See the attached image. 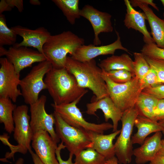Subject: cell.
<instances>
[{
    "mask_svg": "<svg viewBox=\"0 0 164 164\" xmlns=\"http://www.w3.org/2000/svg\"><path fill=\"white\" fill-rule=\"evenodd\" d=\"M115 32L117 39L113 43L101 46L84 44L78 48L71 57L74 60L84 62L90 61L100 55H114L118 50H123L131 54L129 50L122 46L119 33L116 30Z\"/></svg>",
    "mask_w": 164,
    "mask_h": 164,
    "instance_id": "9a60e30c",
    "label": "cell"
},
{
    "mask_svg": "<svg viewBox=\"0 0 164 164\" xmlns=\"http://www.w3.org/2000/svg\"><path fill=\"white\" fill-rule=\"evenodd\" d=\"M130 1L133 8L139 7L145 14L154 43L158 47L164 48V20L157 16L149 5L139 3L137 0Z\"/></svg>",
    "mask_w": 164,
    "mask_h": 164,
    "instance_id": "ffe728a7",
    "label": "cell"
},
{
    "mask_svg": "<svg viewBox=\"0 0 164 164\" xmlns=\"http://www.w3.org/2000/svg\"><path fill=\"white\" fill-rule=\"evenodd\" d=\"M53 67L51 64L47 60L39 63L21 80L19 86L26 104L30 105L36 101L41 91L46 89L44 77Z\"/></svg>",
    "mask_w": 164,
    "mask_h": 164,
    "instance_id": "9c48e42d",
    "label": "cell"
},
{
    "mask_svg": "<svg viewBox=\"0 0 164 164\" xmlns=\"http://www.w3.org/2000/svg\"><path fill=\"white\" fill-rule=\"evenodd\" d=\"M12 8L6 0H1L0 2V14L5 11H10Z\"/></svg>",
    "mask_w": 164,
    "mask_h": 164,
    "instance_id": "74e56055",
    "label": "cell"
},
{
    "mask_svg": "<svg viewBox=\"0 0 164 164\" xmlns=\"http://www.w3.org/2000/svg\"><path fill=\"white\" fill-rule=\"evenodd\" d=\"M32 146L44 164H59L56 154L57 143L47 132L40 130L34 133Z\"/></svg>",
    "mask_w": 164,
    "mask_h": 164,
    "instance_id": "5bb4252c",
    "label": "cell"
},
{
    "mask_svg": "<svg viewBox=\"0 0 164 164\" xmlns=\"http://www.w3.org/2000/svg\"><path fill=\"white\" fill-rule=\"evenodd\" d=\"M16 107L10 99L0 97V122L3 124L4 129L9 134L14 131L13 113Z\"/></svg>",
    "mask_w": 164,
    "mask_h": 164,
    "instance_id": "cb8c5ba5",
    "label": "cell"
},
{
    "mask_svg": "<svg viewBox=\"0 0 164 164\" xmlns=\"http://www.w3.org/2000/svg\"><path fill=\"white\" fill-rule=\"evenodd\" d=\"M82 97L71 103L60 104L53 103L51 105L61 118L70 125L76 128L101 134L113 128V125L108 122L97 124L87 122L83 118L77 104Z\"/></svg>",
    "mask_w": 164,
    "mask_h": 164,
    "instance_id": "ba28073f",
    "label": "cell"
},
{
    "mask_svg": "<svg viewBox=\"0 0 164 164\" xmlns=\"http://www.w3.org/2000/svg\"><path fill=\"white\" fill-rule=\"evenodd\" d=\"M162 128V132L164 134V119L158 121Z\"/></svg>",
    "mask_w": 164,
    "mask_h": 164,
    "instance_id": "bcb514c9",
    "label": "cell"
},
{
    "mask_svg": "<svg viewBox=\"0 0 164 164\" xmlns=\"http://www.w3.org/2000/svg\"><path fill=\"white\" fill-rule=\"evenodd\" d=\"M46 101V96L42 95L36 101L30 105V125L33 134L40 130L46 131L57 143L60 139L53 127L55 119L53 113L46 112L45 108Z\"/></svg>",
    "mask_w": 164,
    "mask_h": 164,
    "instance_id": "30bf717a",
    "label": "cell"
},
{
    "mask_svg": "<svg viewBox=\"0 0 164 164\" xmlns=\"http://www.w3.org/2000/svg\"><path fill=\"white\" fill-rule=\"evenodd\" d=\"M164 119V99H159L154 111L153 120L159 121Z\"/></svg>",
    "mask_w": 164,
    "mask_h": 164,
    "instance_id": "e575fe53",
    "label": "cell"
},
{
    "mask_svg": "<svg viewBox=\"0 0 164 164\" xmlns=\"http://www.w3.org/2000/svg\"><path fill=\"white\" fill-rule=\"evenodd\" d=\"M126 7V13L124 20V25L128 29H132L139 32L143 36L145 43L154 42L150 32L148 30L145 21L147 17L143 12L135 10L128 0L124 1Z\"/></svg>",
    "mask_w": 164,
    "mask_h": 164,
    "instance_id": "ac0fdd59",
    "label": "cell"
},
{
    "mask_svg": "<svg viewBox=\"0 0 164 164\" xmlns=\"http://www.w3.org/2000/svg\"><path fill=\"white\" fill-rule=\"evenodd\" d=\"M17 34L7 25L4 15L0 14V46H13L16 43Z\"/></svg>",
    "mask_w": 164,
    "mask_h": 164,
    "instance_id": "83f0119b",
    "label": "cell"
},
{
    "mask_svg": "<svg viewBox=\"0 0 164 164\" xmlns=\"http://www.w3.org/2000/svg\"><path fill=\"white\" fill-rule=\"evenodd\" d=\"M158 153L164 155V139L162 140L161 148Z\"/></svg>",
    "mask_w": 164,
    "mask_h": 164,
    "instance_id": "7bdbcfd3",
    "label": "cell"
},
{
    "mask_svg": "<svg viewBox=\"0 0 164 164\" xmlns=\"http://www.w3.org/2000/svg\"><path fill=\"white\" fill-rule=\"evenodd\" d=\"M117 158L114 156L111 158L106 160L104 164H118Z\"/></svg>",
    "mask_w": 164,
    "mask_h": 164,
    "instance_id": "b9f144b4",
    "label": "cell"
},
{
    "mask_svg": "<svg viewBox=\"0 0 164 164\" xmlns=\"http://www.w3.org/2000/svg\"><path fill=\"white\" fill-rule=\"evenodd\" d=\"M84 40L72 32L67 31L56 35H51L43 47L46 60L53 68L65 67L67 55L72 56L76 50L84 44Z\"/></svg>",
    "mask_w": 164,
    "mask_h": 164,
    "instance_id": "3957f363",
    "label": "cell"
},
{
    "mask_svg": "<svg viewBox=\"0 0 164 164\" xmlns=\"http://www.w3.org/2000/svg\"><path fill=\"white\" fill-rule=\"evenodd\" d=\"M80 15L88 20L91 24L94 34L93 44L96 46H99L101 43L99 37L100 33L113 31L112 16L109 13L101 11L91 5H86L80 9Z\"/></svg>",
    "mask_w": 164,
    "mask_h": 164,
    "instance_id": "4fadbf2b",
    "label": "cell"
},
{
    "mask_svg": "<svg viewBox=\"0 0 164 164\" xmlns=\"http://www.w3.org/2000/svg\"><path fill=\"white\" fill-rule=\"evenodd\" d=\"M31 155L34 164H44L40 160L37 155L32 150L31 147L29 150Z\"/></svg>",
    "mask_w": 164,
    "mask_h": 164,
    "instance_id": "ab89813d",
    "label": "cell"
},
{
    "mask_svg": "<svg viewBox=\"0 0 164 164\" xmlns=\"http://www.w3.org/2000/svg\"><path fill=\"white\" fill-rule=\"evenodd\" d=\"M75 156L76 164H104L106 160L92 148L83 150Z\"/></svg>",
    "mask_w": 164,
    "mask_h": 164,
    "instance_id": "4316f807",
    "label": "cell"
},
{
    "mask_svg": "<svg viewBox=\"0 0 164 164\" xmlns=\"http://www.w3.org/2000/svg\"><path fill=\"white\" fill-rule=\"evenodd\" d=\"M86 113L88 114L97 116L95 112L98 109L103 112L104 120L106 122L109 119L113 123V132L118 130V122L121 121L123 112L115 104L109 96L98 101H94L86 105Z\"/></svg>",
    "mask_w": 164,
    "mask_h": 164,
    "instance_id": "e0dca14e",
    "label": "cell"
},
{
    "mask_svg": "<svg viewBox=\"0 0 164 164\" xmlns=\"http://www.w3.org/2000/svg\"><path fill=\"white\" fill-rule=\"evenodd\" d=\"M66 148V147L64 145L62 142H61L58 145V147L56 149V158L58 161L59 164H76L72 162V159L73 155L71 153H69V155L68 159L66 160H63L61 158L60 155V152L61 150Z\"/></svg>",
    "mask_w": 164,
    "mask_h": 164,
    "instance_id": "d590c367",
    "label": "cell"
},
{
    "mask_svg": "<svg viewBox=\"0 0 164 164\" xmlns=\"http://www.w3.org/2000/svg\"><path fill=\"white\" fill-rule=\"evenodd\" d=\"M163 18H164L163 19L164 20V12L163 13Z\"/></svg>",
    "mask_w": 164,
    "mask_h": 164,
    "instance_id": "c3c4849f",
    "label": "cell"
},
{
    "mask_svg": "<svg viewBox=\"0 0 164 164\" xmlns=\"http://www.w3.org/2000/svg\"><path fill=\"white\" fill-rule=\"evenodd\" d=\"M6 2L13 9L16 7L20 12L24 9L23 2L22 0H6Z\"/></svg>",
    "mask_w": 164,
    "mask_h": 164,
    "instance_id": "8d00e7d4",
    "label": "cell"
},
{
    "mask_svg": "<svg viewBox=\"0 0 164 164\" xmlns=\"http://www.w3.org/2000/svg\"><path fill=\"white\" fill-rule=\"evenodd\" d=\"M138 115L135 105L123 112L121 132L114 144L115 155L120 164H128L132 161L133 151L132 135L135 121Z\"/></svg>",
    "mask_w": 164,
    "mask_h": 164,
    "instance_id": "8992f818",
    "label": "cell"
},
{
    "mask_svg": "<svg viewBox=\"0 0 164 164\" xmlns=\"http://www.w3.org/2000/svg\"><path fill=\"white\" fill-rule=\"evenodd\" d=\"M98 65L106 72L125 70L135 74L133 60L126 53H123L120 56L113 55L101 60Z\"/></svg>",
    "mask_w": 164,
    "mask_h": 164,
    "instance_id": "603a6c76",
    "label": "cell"
},
{
    "mask_svg": "<svg viewBox=\"0 0 164 164\" xmlns=\"http://www.w3.org/2000/svg\"><path fill=\"white\" fill-rule=\"evenodd\" d=\"M141 87L143 90L149 87H153L162 84L159 81L156 73L152 68L141 80Z\"/></svg>",
    "mask_w": 164,
    "mask_h": 164,
    "instance_id": "1f68e13d",
    "label": "cell"
},
{
    "mask_svg": "<svg viewBox=\"0 0 164 164\" xmlns=\"http://www.w3.org/2000/svg\"><path fill=\"white\" fill-rule=\"evenodd\" d=\"M159 100L154 95L142 91L135 104L139 115L153 120L154 111Z\"/></svg>",
    "mask_w": 164,
    "mask_h": 164,
    "instance_id": "d4e9b609",
    "label": "cell"
},
{
    "mask_svg": "<svg viewBox=\"0 0 164 164\" xmlns=\"http://www.w3.org/2000/svg\"><path fill=\"white\" fill-rule=\"evenodd\" d=\"M142 91L152 94L159 99H164V84L144 89Z\"/></svg>",
    "mask_w": 164,
    "mask_h": 164,
    "instance_id": "836d02e7",
    "label": "cell"
},
{
    "mask_svg": "<svg viewBox=\"0 0 164 164\" xmlns=\"http://www.w3.org/2000/svg\"><path fill=\"white\" fill-rule=\"evenodd\" d=\"M103 70L112 81L118 84L126 83L135 76V74L125 70H111L107 72Z\"/></svg>",
    "mask_w": 164,
    "mask_h": 164,
    "instance_id": "f546056e",
    "label": "cell"
},
{
    "mask_svg": "<svg viewBox=\"0 0 164 164\" xmlns=\"http://www.w3.org/2000/svg\"><path fill=\"white\" fill-rule=\"evenodd\" d=\"M65 67L74 76L79 86L92 91L95 96L94 101L109 96L106 83L102 76L103 70L94 59L82 62L67 56Z\"/></svg>",
    "mask_w": 164,
    "mask_h": 164,
    "instance_id": "7a4b0ae2",
    "label": "cell"
},
{
    "mask_svg": "<svg viewBox=\"0 0 164 164\" xmlns=\"http://www.w3.org/2000/svg\"><path fill=\"white\" fill-rule=\"evenodd\" d=\"M24 160L22 158H19L16 161L15 164H23Z\"/></svg>",
    "mask_w": 164,
    "mask_h": 164,
    "instance_id": "f6af8a7d",
    "label": "cell"
},
{
    "mask_svg": "<svg viewBox=\"0 0 164 164\" xmlns=\"http://www.w3.org/2000/svg\"><path fill=\"white\" fill-rule=\"evenodd\" d=\"M11 28L17 35L23 38L22 42L15 44L16 46L33 47L44 55L43 46L51 35L47 29L41 27L35 29H32L19 25L15 26Z\"/></svg>",
    "mask_w": 164,
    "mask_h": 164,
    "instance_id": "2e32d148",
    "label": "cell"
},
{
    "mask_svg": "<svg viewBox=\"0 0 164 164\" xmlns=\"http://www.w3.org/2000/svg\"><path fill=\"white\" fill-rule=\"evenodd\" d=\"M139 2L149 5L152 6L157 11H159V8L153 2L152 0H137Z\"/></svg>",
    "mask_w": 164,
    "mask_h": 164,
    "instance_id": "60d3db41",
    "label": "cell"
},
{
    "mask_svg": "<svg viewBox=\"0 0 164 164\" xmlns=\"http://www.w3.org/2000/svg\"><path fill=\"white\" fill-rule=\"evenodd\" d=\"M52 1L60 9L68 22L74 25L77 19L80 17L78 0H53Z\"/></svg>",
    "mask_w": 164,
    "mask_h": 164,
    "instance_id": "484cf974",
    "label": "cell"
},
{
    "mask_svg": "<svg viewBox=\"0 0 164 164\" xmlns=\"http://www.w3.org/2000/svg\"><path fill=\"white\" fill-rule=\"evenodd\" d=\"M3 56L13 65L19 74L24 69L31 67L34 63L46 60L45 56L38 51L26 46H18L15 44L8 50L0 46V56Z\"/></svg>",
    "mask_w": 164,
    "mask_h": 164,
    "instance_id": "8fae6325",
    "label": "cell"
},
{
    "mask_svg": "<svg viewBox=\"0 0 164 164\" xmlns=\"http://www.w3.org/2000/svg\"><path fill=\"white\" fill-rule=\"evenodd\" d=\"M160 1L164 7V0H161Z\"/></svg>",
    "mask_w": 164,
    "mask_h": 164,
    "instance_id": "7dc6e473",
    "label": "cell"
},
{
    "mask_svg": "<svg viewBox=\"0 0 164 164\" xmlns=\"http://www.w3.org/2000/svg\"><path fill=\"white\" fill-rule=\"evenodd\" d=\"M141 51L144 56L149 58L164 60V48L158 47L154 42L145 43Z\"/></svg>",
    "mask_w": 164,
    "mask_h": 164,
    "instance_id": "4dcf8cb0",
    "label": "cell"
},
{
    "mask_svg": "<svg viewBox=\"0 0 164 164\" xmlns=\"http://www.w3.org/2000/svg\"><path fill=\"white\" fill-rule=\"evenodd\" d=\"M144 56L150 67L156 73L160 81L164 84V60Z\"/></svg>",
    "mask_w": 164,
    "mask_h": 164,
    "instance_id": "d6a6232c",
    "label": "cell"
},
{
    "mask_svg": "<svg viewBox=\"0 0 164 164\" xmlns=\"http://www.w3.org/2000/svg\"><path fill=\"white\" fill-rule=\"evenodd\" d=\"M44 81L54 103L57 104L72 102L88 92L79 86L74 76L65 67H53L46 74Z\"/></svg>",
    "mask_w": 164,
    "mask_h": 164,
    "instance_id": "6da1fadb",
    "label": "cell"
},
{
    "mask_svg": "<svg viewBox=\"0 0 164 164\" xmlns=\"http://www.w3.org/2000/svg\"><path fill=\"white\" fill-rule=\"evenodd\" d=\"M133 67L135 77L141 80L151 69V67L141 53L134 52Z\"/></svg>",
    "mask_w": 164,
    "mask_h": 164,
    "instance_id": "f1b7e54d",
    "label": "cell"
},
{
    "mask_svg": "<svg viewBox=\"0 0 164 164\" xmlns=\"http://www.w3.org/2000/svg\"><path fill=\"white\" fill-rule=\"evenodd\" d=\"M30 3L33 5H40L41 2L38 0H30L29 1Z\"/></svg>",
    "mask_w": 164,
    "mask_h": 164,
    "instance_id": "ee69618b",
    "label": "cell"
},
{
    "mask_svg": "<svg viewBox=\"0 0 164 164\" xmlns=\"http://www.w3.org/2000/svg\"><path fill=\"white\" fill-rule=\"evenodd\" d=\"M102 76L106 83L109 97L118 108L124 112L135 106L143 90L138 79L135 76L126 83L118 84L112 81L103 70Z\"/></svg>",
    "mask_w": 164,
    "mask_h": 164,
    "instance_id": "277c9868",
    "label": "cell"
},
{
    "mask_svg": "<svg viewBox=\"0 0 164 164\" xmlns=\"http://www.w3.org/2000/svg\"><path fill=\"white\" fill-rule=\"evenodd\" d=\"M149 164H164V155L157 153Z\"/></svg>",
    "mask_w": 164,
    "mask_h": 164,
    "instance_id": "f35d334b",
    "label": "cell"
},
{
    "mask_svg": "<svg viewBox=\"0 0 164 164\" xmlns=\"http://www.w3.org/2000/svg\"><path fill=\"white\" fill-rule=\"evenodd\" d=\"M0 97L9 98L15 102L18 97L22 96L18 88L20 74L6 57L0 58Z\"/></svg>",
    "mask_w": 164,
    "mask_h": 164,
    "instance_id": "7c38bea8",
    "label": "cell"
},
{
    "mask_svg": "<svg viewBox=\"0 0 164 164\" xmlns=\"http://www.w3.org/2000/svg\"><path fill=\"white\" fill-rule=\"evenodd\" d=\"M161 132L155 133L147 137L141 146L133 149V155L137 164H145L150 162L160 150L161 146Z\"/></svg>",
    "mask_w": 164,
    "mask_h": 164,
    "instance_id": "d6986e66",
    "label": "cell"
},
{
    "mask_svg": "<svg viewBox=\"0 0 164 164\" xmlns=\"http://www.w3.org/2000/svg\"><path fill=\"white\" fill-rule=\"evenodd\" d=\"M53 114L56 134L70 153L76 156L83 150L92 148L86 131L70 125L54 111Z\"/></svg>",
    "mask_w": 164,
    "mask_h": 164,
    "instance_id": "52a82bcc",
    "label": "cell"
},
{
    "mask_svg": "<svg viewBox=\"0 0 164 164\" xmlns=\"http://www.w3.org/2000/svg\"><path fill=\"white\" fill-rule=\"evenodd\" d=\"M28 110L27 105L22 104L17 106L13 112V137L18 145L15 148L12 149L11 152L6 153L4 159H14V154L17 152L25 154L31 147L33 133L30 124V117L28 114Z\"/></svg>",
    "mask_w": 164,
    "mask_h": 164,
    "instance_id": "5b68a950",
    "label": "cell"
},
{
    "mask_svg": "<svg viewBox=\"0 0 164 164\" xmlns=\"http://www.w3.org/2000/svg\"><path fill=\"white\" fill-rule=\"evenodd\" d=\"M89 138L93 144L92 148L108 159L115 156L113 141L121 132V130L107 135L91 131H86Z\"/></svg>",
    "mask_w": 164,
    "mask_h": 164,
    "instance_id": "44dd1931",
    "label": "cell"
},
{
    "mask_svg": "<svg viewBox=\"0 0 164 164\" xmlns=\"http://www.w3.org/2000/svg\"><path fill=\"white\" fill-rule=\"evenodd\" d=\"M137 132L132 137L133 144L141 145L147 137L153 133L162 131L159 122L146 117L138 115L135 122Z\"/></svg>",
    "mask_w": 164,
    "mask_h": 164,
    "instance_id": "7402d4cb",
    "label": "cell"
}]
</instances>
